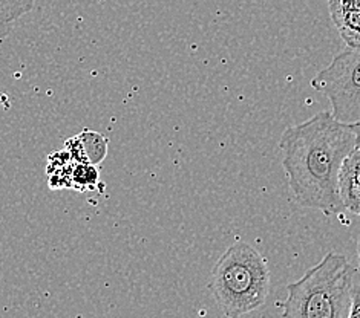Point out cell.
Listing matches in <instances>:
<instances>
[{"instance_id":"4","label":"cell","mask_w":360,"mask_h":318,"mask_svg":"<svg viewBox=\"0 0 360 318\" xmlns=\"http://www.w3.org/2000/svg\"><path fill=\"white\" fill-rule=\"evenodd\" d=\"M310 84L328 98L334 118L349 124L360 121V51L347 49L334 57Z\"/></svg>"},{"instance_id":"2","label":"cell","mask_w":360,"mask_h":318,"mask_svg":"<svg viewBox=\"0 0 360 318\" xmlns=\"http://www.w3.org/2000/svg\"><path fill=\"white\" fill-rule=\"evenodd\" d=\"M356 268L340 253H328L304 276L287 285L282 317L348 318Z\"/></svg>"},{"instance_id":"1","label":"cell","mask_w":360,"mask_h":318,"mask_svg":"<svg viewBox=\"0 0 360 318\" xmlns=\"http://www.w3.org/2000/svg\"><path fill=\"white\" fill-rule=\"evenodd\" d=\"M357 143L353 124L339 121L331 112H319L307 121L285 128L279 140L282 167L290 192L301 207L327 216L345 210L339 175Z\"/></svg>"},{"instance_id":"9","label":"cell","mask_w":360,"mask_h":318,"mask_svg":"<svg viewBox=\"0 0 360 318\" xmlns=\"http://www.w3.org/2000/svg\"><path fill=\"white\" fill-rule=\"evenodd\" d=\"M348 318H360V271L357 270L351 283V305Z\"/></svg>"},{"instance_id":"3","label":"cell","mask_w":360,"mask_h":318,"mask_svg":"<svg viewBox=\"0 0 360 318\" xmlns=\"http://www.w3.org/2000/svg\"><path fill=\"white\" fill-rule=\"evenodd\" d=\"M209 289L221 312L236 318L265 305L270 270L258 249L245 242L227 248L212 271Z\"/></svg>"},{"instance_id":"5","label":"cell","mask_w":360,"mask_h":318,"mask_svg":"<svg viewBox=\"0 0 360 318\" xmlns=\"http://www.w3.org/2000/svg\"><path fill=\"white\" fill-rule=\"evenodd\" d=\"M339 188L345 210L360 216V141L342 164Z\"/></svg>"},{"instance_id":"8","label":"cell","mask_w":360,"mask_h":318,"mask_svg":"<svg viewBox=\"0 0 360 318\" xmlns=\"http://www.w3.org/2000/svg\"><path fill=\"white\" fill-rule=\"evenodd\" d=\"M34 5L36 0H0V39L6 37L15 23L28 14Z\"/></svg>"},{"instance_id":"12","label":"cell","mask_w":360,"mask_h":318,"mask_svg":"<svg viewBox=\"0 0 360 318\" xmlns=\"http://www.w3.org/2000/svg\"><path fill=\"white\" fill-rule=\"evenodd\" d=\"M357 256H359V271H360V236L357 240Z\"/></svg>"},{"instance_id":"11","label":"cell","mask_w":360,"mask_h":318,"mask_svg":"<svg viewBox=\"0 0 360 318\" xmlns=\"http://www.w3.org/2000/svg\"><path fill=\"white\" fill-rule=\"evenodd\" d=\"M353 127H354V131L357 132V136H359V141H360V121H357V123H353Z\"/></svg>"},{"instance_id":"6","label":"cell","mask_w":360,"mask_h":318,"mask_svg":"<svg viewBox=\"0 0 360 318\" xmlns=\"http://www.w3.org/2000/svg\"><path fill=\"white\" fill-rule=\"evenodd\" d=\"M70 143L74 144V150L71 149L72 159L80 162L97 164L106 154V141L96 132H83L77 138L70 140Z\"/></svg>"},{"instance_id":"10","label":"cell","mask_w":360,"mask_h":318,"mask_svg":"<svg viewBox=\"0 0 360 318\" xmlns=\"http://www.w3.org/2000/svg\"><path fill=\"white\" fill-rule=\"evenodd\" d=\"M330 13L356 11L360 13V0H328Z\"/></svg>"},{"instance_id":"7","label":"cell","mask_w":360,"mask_h":318,"mask_svg":"<svg viewBox=\"0 0 360 318\" xmlns=\"http://www.w3.org/2000/svg\"><path fill=\"white\" fill-rule=\"evenodd\" d=\"M340 39L349 49L360 51V13L338 11L330 13Z\"/></svg>"}]
</instances>
